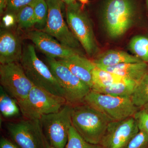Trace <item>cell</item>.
<instances>
[{
	"label": "cell",
	"mask_w": 148,
	"mask_h": 148,
	"mask_svg": "<svg viewBox=\"0 0 148 148\" xmlns=\"http://www.w3.org/2000/svg\"><path fill=\"white\" fill-rule=\"evenodd\" d=\"M105 29L111 38L124 35L132 27L137 14L134 0H107L102 9Z\"/></svg>",
	"instance_id": "cell-1"
},
{
	"label": "cell",
	"mask_w": 148,
	"mask_h": 148,
	"mask_svg": "<svg viewBox=\"0 0 148 148\" xmlns=\"http://www.w3.org/2000/svg\"><path fill=\"white\" fill-rule=\"evenodd\" d=\"M110 121L85 103L73 106L72 126L88 143L100 145Z\"/></svg>",
	"instance_id": "cell-2"
},
{
	"label": "cell",
	"mask_w": 148,
	"mask_h": 148,
	"mask_svg": "<svg viewBox=\"0 0 148 148\" xmlns=\"http://www.w3.org/2000/svg\"><path fill=\"white\" fill-rule=\"evenodd\" d=\"M19 63L34 86L65 98L64 90L58 80L47 64L38 58L33 45H27L23 48Z\"/></svg>",
	"instance_id": "cell-3"
},
{
	"label": "cell",
	"mask_w": 148,
	"mask_h": 148,
	"mask_svg": "<svg viewBox=\"0 0 148 148\" xmlns=\"http://www.w3.org/2000/svg\"><path fill=\"white\" fill-rule=\"evenodd\" d=\"M84 103L101 112L111 121L133 116L139 108L130 98L112 96L92 90L84 98Z\"/></svg>",
	"instance_id": "cell-4"
},
{
	"label": "cell",
	"mask_w": 148,
	"mask_h": 148,
	"mask_svg": "<svg viewBox=\"0 0 148 148\" xmlns=\"http://www.w3.org/2000/svg\"><path fill=\"white\" fill-rule=\"evenodd\" d=\"M67 104L64 97L34 86L27 98L18 105L24 118L39 120L43 116L58 112Z\"/></svg>",
	"instance_id": "cell-5"
},
{
	"label": "cell",
	"mask_w": 148,
	"mask_h": 148,
	"mask_svg": "<svg viewBox=\"0 0 148 148\" xmlns=\"http://www.w3.org/2000/svg\"><path fill=\"white\" fill-rule=\"evenodd\" d=\"M66 15L69 28L86 54L96 55L98 48L91 21L80 5L76 2L66 5Z\"/></svg>",
	"instance_id": "cell-6"
},
{
	"label": "cell",
	"mask_w": 148,
	"mask_h": 148,
	"mask_svg": "<svg viewBox=\"0 0 148 148\" xmlns=\"http://www.w3.org/2000/svg\"><path fill=\"white\" fill-rule=\"evenodd\" d=\"M46 62L64 90L67 104L75 106L83 103L90 87L57 59L46 56Z\"/></svg>",
	"instance_id": "cell-7"
},
{
	"label": "cell",
	"mask_w": 148,
	"mask_h": 148,
	"mask_svg": "<svg viewBox=\"0 0 148 148\" xmlns=\"http://www.w3.org/2000/svg\"><path fill=\"white\" fill-rule=\"evenodd\" d=\"M73 108L67 104L58 112L43 116L39 119L44 134L51 147H66L72 126Z\"/></svg>",
	"instance_id": "cell-8"
},
{
	"label": "cell",
	"mask_w": 148,
	"mask_h": 148,
	"mask_svg": "<svg viewBox=\"0 0 148 148\" xmlns=\"http://www.w3.org/2000/svg\"><path fill=\"white\" fill-rule=\"evenodd\" d=\"M6 128L12 141L19 148H47L48 143L40 120L25 119L8 123Z\"/></svg>",
	"instance_id": "cell-9"
},
{
	"label": "cell",
	"mask_w": 148,
	"mask_h": 148,
	"mask_svg": "<svg viewBox=\"0 0 148 148\" xmlns=\"http://www.w3.org/2000/svg\"><path fill=\"white\" fill-rule=\"evenodd\" d=\"M1 86L14 98L22 103L34 86L29 79L19 62L0 65Z\"/></svg>",
	"instance_id": "cell-10"
},
{
	"label": "cell",
	"mask_w": 148,
	"mask_h": 148,
	"mask_svg": "<svg viewBox=\"0 0 148 148\" xmlns=\"http://www.w3.org/2000/svg\"><path fill=\"white\" fill-rule=\"evenodd\" d=\"M45 1L48 13L46 25L43 31L64 45L81 51L80 49L81 45L64 20L62 9L65 4L61 0Z\"/></svg>",
	"instance_id": "cell-11"
},
{
	"label": "cell",
	"mask_w": 148,
	"mask_h": 148,
	"mask_svg": "<svg viewBox=\"0 0 148 148\" xmlns=\"http://www.w3.org/2000/svg\"><path fill=\"white\" fill-rule=\"evenodd\" d=\"M140 132L134 117L110 121L100 145L103 148H126Z\"/></svg>",
	"instance_id": "cell-12"
},
{
	"label": "cell",
	"mask_w": 148,
	"mask_h": 148,
	"mask_svg": "<svg viewBox=\"0 0 148 148\" xmlns=\"http://www.w3.org/2000/svg\"><path fill=\"white\" fill-rule=\"evenodd\" d=\"M27 36L36 47L47 57L59 60L77 54H83L82 51L64 45L52 36L41 30L29 31Z\"/></svg>",
	"instance_id": "cell-13"
},
{
	"label": "cell",
	"mask_w": 148,
	"mask_h": 148,
	"mask_svg": "<svg viewBox=\"0 0 148 148\" xmlns=\"http://www.w3.org/2000/svg\"><path fill=\"white\" fill-rule=\"evenodd\" d=\"M23 49L20 40L15 33L7 29L0 32V63L5 64L19 62Z\"/></svg>",
	"instance_id": "cell-14"
},
{
	"label": "cell",
	"mask_w": 148,
	"mask_h": 148,
	"mask_svg": "<svg viewBox=\"0 0 148 148\" xmlns=\"http://www.w3.org/2000/svg\"><path fill=\"white\" fill-rule=\"evenodd\" d=\"M58 60V59H57ZM74 75L92 88V73L95 64L82 54H77L65 59H59Z\"/></svg>",
	"instance_id": "cell-15"
},
{
	"label": "cell",
	"mask_w": 148,
	"mask_h": 148,
	"mask_svg": "<svg viewBox=\"0 0 148 148\" xmlns=\"http://www.w3.org/2000/svg\"><path fill=\"white\" fill-rule=\"evenodd\" d=\"M99 68L138 83L148 72V65L146 62L142 61L124 63L111 67Z\"/></svg>",
	"instance_id": "cell-16"
},
{
	"label": "cell",
	"mask_w": 148,
	"mask_h": 148,
	"mask_svg": "<svg viewBox=\"0 0 148 148\" xmlns=\"http://www.w3.org/2000/svg\"><path fill=\"white\" fill-rule=\"evenodd\" d=\"M143 61L135 56L122 51L110 50L98 55L93 62L96 67H107L124 63Z\"/></svg>",
	"instance_id": "cell-17"
},
{
	"label": "cell",
	"mask_w": 148,
	"mask_h": 148,
	"mask_svg": "<svg viewBox=\"0 0 148 148\" xmlns=\"http://www.w3.org/2000/svg\"><path fill=\"white\" fill-rule=\"evenodd\" d=\"M137 83L130 80L125 79L111 85L94 88L91 90L116 97L130 98Z\"/></svg>",
	"instance_id": "cell-18"
},
{
	"label": "cell",
	"mask_w": 148,
	"mask_h": 148,
	"mask_svg": "<svg viewBox=\"0 0 148 148\" xmlns=\"http://www.w3.org/2000/svg\"><path fill=\"white\" fill-rule=\"evenodd\" d=\"M0 112L5 118L10 119L18 116L21 113L16 100L12 98L0 86Z\"/></svg>",
	"instance_id": "cell-19"
},
{
	"label": "cell",
	"mask_w": 148,
	"mask_h": 148,
	"mask_svg": "<svg viewBox=\"0 0 148 148\" xmlns=\"http://www.w3.org/2000/svg\"><path fill=\"white\" fill-rule=\"evenodd\" d=\"M92 88L108 86L125 80L126 79L119 75L95 67L92 71Z\"/></svg>",
	"instance_id": "cell-20"
},
{
	"label": "cell",
	"mask_w": 148,
	"mask_h": 148,
	"mask_svg": "<svg viewBox=\"0 0 148 148\" xmlns=\"http://www.w3.org/2000/svg\"><path fill=\"white\" fill-rule=\"evenodd\" d=\"M130 99L139 108H143L148 103V71L137 83L133 90Z\"/></svg>",
	"instance_id": "cell-21"
},
{
	"label": "cell",
	"mask_w": 148,
	"mask_h": 148,
	"mask_svg": "<svg viewBox=\"0 0 148 148\" xmlns=\"http://www.w3.org/2000/svg\"><path fill=\"white\" fill-rule=\"evenodd\" d=\"M130 50L135 56L144 62H148V38L143 36H136L130 40Z\"/></svg>",
	"instance_id": "cell-22"
},
{
	"label": "cell",
	"mask_w": 148,
	"mask_h": 148,
	"mask_svg": "<svg viewBox=\"0 0 148 148\" xmlns=\"http://www.w3.org/2000/svg\"><path fill=\"white\" fill-rule=\"evenodd\" d=\"M16 23L20 28L28 29L35 26L36 18L33 5L22 8L16 14Z\"/></svg>",
	"instance_id": "cell-23"
},
{
	"label": "cell",
	"mask_w": 148,
	"mask_h": 148,
	"mask_svg": "<svg viewBox=\"0 0 148 148\" xmlns=\"http://www.w3.org/2000/svg\"><path fill=\"white\" fill-rule=\"evenodd\" d=\"M37 30L45 28L48 17V7L45 0H37L33 5Z\"/></svg>",
	"instance_id": "cell-24"
},
{
	"label": "cell",
	"mask_w": 148,
	"mask_h": 148,
	"mask_svg": "<svg viewBox=\"0 0 148 148\" xmlns=\"http://www.w3.org/2000/svg\"><path fill=\"white\" fill-rule=\"evenodd\" d=\"M65 148H103L101 145L88 143L72 126L69 130L68 142Z\"/></svg>",
	"instance_id": "cell-25"
},
{
	"label": "cell",
	"mask_w": 148,
	"mask_h": 148,
	"mask_svg": "<svg viewBox=\"0 0 148 148\" xmlns=\"http://www.w3.org/2000/svg\"><path fill=\"white\" fill-rule=\"evenodd\" d=\"M37 0H8L7 6L5 13H9L16 15V13L22 8L32 5Z\"/></svg>",
	"instance_id": "cell-26"
},
{
	"label": "cell",
	"mask_w": 148,
	"mask_h": 148,
	"mask_svg": "<svg viewBox=\"0 0 148 148\" xmlns=\"http://www.w3.org/2000/svg\"><path fill=\"white\" fill-rule=\"evenodd\" d=\"M126 148H148V135L140 131L130 141Z\"/></svg>",
	"instance_id": "cell-27"
},
{
	"label": "cell",
	"mask_w": 148,
	"mask_h": 148,
	"mask_svg": "<svg viewBox=\"0 0 148 148\" xmlns=\"http://www.w3.org/2000/svg\"><path fill=\"white\" fill-rule=\"evenodd\" d=\"M133 117L137 122L140 131L148 135V112L142 109L138 110Z\"/></svg>",
	"instance_id": "cell-28"
},
{
	"label": "cell",
	"mask_w": 148,
	"mask_h": 148,
	"mask_svg": "<svg viewBox=\"0 0 148 148\" xmlns=\"http://www.w3.org/2000/svg\"><path fill=\"white\" fill-rule=\"evenodd\" d=\"M3 22L5 27L8 28L11 27L16 22V15L9 13H5L3 18Z\"/></svg>",
	"instance_id": "cell-29"
},
{
	"label": "cell",
	"mask_w": 148,
	"mask_h": 148,
	"mask_svg": "<svg viewBox=\"0 0 148 148\" xmlns=\"http://www.w3.org/2000/svg\"><path fill=\"white\" fill-rule=\"evenodd\" d=\"M0 148H18L16 144L5 138L2 137L0 140Z\"/></svg>",
	"instance_id": "cell-30"
},
{
	"label": "cell",
	"mask_w": 148,
	"mask_h": 148,
	"mask_svg": "<svg viewBox=\"0 0 148 148\" xmlns=\"http://www.w3.org/2000/svg\"><path fill=\"white\" fill-rule=\"evenodd\" d=\"M7 2L8 0H0V13L1 16L5 12L7 6Z\"/></svg>",
	"instance_id": "cell-31"
},
{
	"label": "cell",
	"mask_w": 148,
	"mask_h": 148,
	"mask_svg": "<svg viewBox=\"0 0 148 148\" xmlns=\"http://www.w3.org/2000/svg\"><path fill=\"white\" fill-rule=\"evenodd\" d=\"M61 1L66 5H70L77 2L76 0H61Z\"/></svg>",
	"instance_id": "cell-32"
},
{
	"label": "cell",
	"mask_w": 148,
	"mask_h": 148,
	"mask_svg": "<svg viewBox=\"0 0 148 148\" xmlns=\"http://www.w3.org/2000/svg\"><path fill=\"white\" fill-rule=\"evenodd\" d=\"M78 1H79L83 5L87 4L88 1V0H78Z\"/></svg>",
	"instance_id": "cell-33"
},
{
	"label": "cell",
	"mask_w": 148,
	"mask_h": 148,
	"mask_svg": "<svg viewBox=\"0 0 148 148\" xmlns=\"http://www.w3.org/2000/svg\"><path fill=\"white\" fill-rule=\"evenodd\" d=\"M142 109H144L145 110L148 112V103L144 106Z\"/></svg>",
	"instance_id": "cell-34"
},
{
	"label": "cell",
	"mask_w": 148,
	"mask_h": 148,
	"mask_svg": "<svg viewBox=\"0 0 148 148\" xmlns=\"http://www.w3.org/2000/svg\"><path fill=\"white\" fill-rule=\"evenodd\" d=\"M146 5H147V8L148 10V0H146Z\"/></svg>",
	"instance_id": "cell-35"
},
{
	"label": "cell",
	"mask_w": 148,
	"mask_h": 148,
	"mask_svg": "<svg viewBox=\"0 0 148 148\" xmlns=\"http://www.w3.org/2000/svg\"><path fill=\"white\" fill-rule=\"evenodd\" d=\"M47 148H55L54 147H51V146L50 145H49V144L48 145Z\"/></svg>",
	"instance_id": "cell-36"
}]
</instances>
